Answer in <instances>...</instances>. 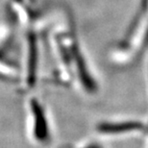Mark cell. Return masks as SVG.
Returning <instances> with one entry per match:
<instances>
[{"label":"cell","mask_w":148,"mask_h":148,"mask_svg":"<svg viewBox=\"0 0 148 148\" xmlns=\"http://www.w3.org/2000/svg\"><path fill=\"white\" fill-rule=\"evenodd\" d=\"M31 108L35 115V136L40 141L46 140L48 138V128L42 109L35 99L31 102Z\"/></svg>","instance_id":"7a4b0ae2"},{"label":"cell","mask_w":148,"mask_h":148,"mask_svg":"<svg viewBox=\"0 0 148 148\" xmlns=\"http://www.w3.org/2000/svg\"><path fill=\"white\" fill-rule=\"evenodd\" d=\"M69 16L63 14V18L52 28L49 35L48 45L52 48L54 62H58L61 67L66 69L70 74L75 72L82 86L88 91H94L96 88L91 77L87 60L80 48L79 40Z\"/></svg>","instance_id":"6da1fadb"}]
</instances>
